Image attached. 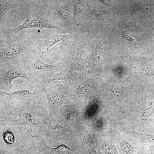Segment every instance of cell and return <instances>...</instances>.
<instances>
[{
	"label": "cell",
	"instance_id": "1",
	"mask_svg": "<svg viewBox=\"0 0 154 154\" xmlns=\"http://www.w3.org/2000/svg\"><path fill=\"white\" fill-rule=\"evenodd\" d=\"M32 128L14 110L0 108V154H22L30 146Z\"/></svg>",
	"mask_w": 154,
	"mask_h": 154
},
{
	"label": "cell",
	"instance_id": "2",
	"mask_svg": "<svg viewBox=\"0 0 154 154\" xmlns=\"http://www.w3.org/2000/svg\"><path fill=\"white\" fill-rule=\"evenodd\" d=\"M40 37L41 33L38 31L32 34L17 35L0 43V65L19 62L25 52L39 48Z\"/></svg>",
	"mask_w": 154,
	"mask_h": 154
},
{
	"label": "cell",
	"instance_id": "3",
	"mask_svg": "<svg viewBox=\"0 0 154 154\" xmlns=\"http://www.w3.org/2000/svg\"><path fill=\"white\" fill-rule=\"evenodd\" d=\"M46 55L38 50V53L27 59L24 63H20L25 70L33 76L34 81L39 82L43 80L65 75L68 73L70 58L56 64H49L44 62Z\"/></svg>",
	"mask_w": 154,
	"mask_h": 154
},
{
	"label": "cell",
	"instance_id": "4",
	"mask_svg": "<svg viewBox=\"0 0 154 154\" xmlns=\"http://www.w3.org/2000/svg\"><path fill=\"white\" fill-rule=\"evenodd\" d=\"M32 0H21L20 7L22 8L26 15L24 22L17 27L5 30L3 33L7 39L17 35L19 31L26 29L36 28L42 30L43 29H53L58 30L62 29L56 25L51 19L42 17L32 6Z\"/></svg>",
	"mask_w": 154,
	"mask_h": 154
},
{
	"label": "cell",
	"instance_id": "5",
	"mask_svg": "<svg viewBox=\"0 0 154 154\" xmlns=\"http://www.w3.org/2000/svg\"><path fill=\"white\" fill-rule=\"evenodd\" d=\"M13 110L32 127L42 128L50 123L46 109L36 101L28 102Z\"/></svg>",
	"mask_w": 154,
	"mask_h": 154
},
{
	"label": "cell",
	"instance_id": "6",
	"mask_svg": "<svg viewBox=\"0 0 154 154\" xmlns=\"http://www.w3.org/2000/svg\"><path fill=\"white\" fill-rule=\"evenodd\" d=\"M33 136L30 146L26 151L27 154H84L79 146L71 149L61 144L55 148L48 146L44 139L37 132L33 131Z\"/></svg>",
	"mask_w": 154,
	"mask_h": 154
},
{
	"label": "cell",
	"instance_id": "7",
	"mask_svg": "<svg viewBox=\"0 0 154 154\" xmlns=\"http://www.w3.org/2000/svg\"><path fill=\"white\" fill-rule=\"evenodd\" d=\"M34 81L33 76L25 70L20 62L12 64L0 65V90L8 92L13 88L12 82L16 78Z\"/></svg>",
	"mask_w": 154,
	"mask_h": 154
},
{
	"label": "cell",
	"instance_id": "8",
	"mask_svg": "<svg viewBox=\"0 0 154 154\" xmlns=\"http://www.w3.org/2000/svg\"><path fill=\"white\" fill-rule=\"evenodd\" d=\"M41 94L37 88L33 92L25 90L10 93L0 90V107L14 110L28 102L36 101Z\"/></svg>",
	"mask_w": 154,
	"mask_h": 154
},
{
	"label": "cell",
	"instance_id": "9",
	"mask_svg": "<svg viewBox=\"0 0 154 154\" xmlns=\"http://www.w3.org/2000/svg\"><path fill=\"white\" fill-rule=\"evenodd\" d=\"M45 5L49 15L56 25H65L70 21V7L65 1L41 0Z\"/></svg>",
	"mask_w": 154,
	"mask_h": 154
},
{
	"label": "cell",
	"instance_id": "10",
	"mask_svg": "<svg viewBox=\"0 0 154 154\" xmlns=\"http://www.w3.org/2000/svg\"><path fill=\"white\" fill-rule=\"evenodd\" d=\"M35 130L45 140L53 141L63 140L73 135L75 132L73 129L67 128L56 122L47 125L42 128H35Z\"/></svg>",
	"mask_w": 154,
	"mask_h": 154
},
{
	"label": "cell",
	"instance_id": "11",
	"mask_svg": "<svg viewBox=\"0 0 154 154\" xmlns=\"http://www.w3.org/2000/svg\"><path fill=\"white\" fill-rule=\"evenodd\" d=\"M37 89L41 93L44 92L46 97L50 123L57 122L62 112L63 105L68 97L52 90Z\"/></svg>",
	"mask_w": 154,
	"mask_h": 154
},
{
	"label": "cell",
	"instance_id": "12",
	"mask_svg": "<svg viewBox=\"0 0 154 154\" xmlns=\"http://www.w3.org/2000/svg\"><path fill=\"white\" fill-rule=\"evenodd\" d=\"M98 87V82L97 79L94 78H88L74 90H71L68 96L77 102L87 99L91 100L95 97L94 95Z\"/></svg>",
	"mask_w": 154,
	"mask_h": 154
},
{
	"label": "cell",
	"instance_id": "13",
	"mask_svg": "<svg viewBox=\"0 0 154 154\" xmlns=\"http://www.w3.org/2000/svg\"><path fill=\"white\" fill-rule=\"evenodd\" d=\"M70 84V79L67 74L41 80L38 82L37 88L52 90L68 97Z\"/></svg>",
	"mask_w": 154,
	"mask_h": 154
},
{
	"label": "cell",
	"instance_id": "14",
	"mask_svg": "<svg viewBox=\"0 0 154 154\" xmlns=\"http://www.w3.org/2000/svg\"><path fill=\"white\" fill-rule=\"evenodd\" d=\"M88 66L83 60L73 58L70 60L67 75L71 83L76 87L87 79Z\"/></svg>",
	"mask_w": 154,
	"mask_h": 154
},
{
	"label": "cell",
	"instance_id": "15",
	"mask_svg": "<svg viewBox=\"0 0 154 154\" xmlns=\"http://www.w3.org/2000/svg\"><path fill=\"white\" fill-rule=\"evenodd\" d=\"M82 110L77 105L63 104L62 112L57 122L70 129L76 126L81 122V116Z\"/></svg>",
	"mask_w": 154,
	"mask_h": 154
},
{
	"label": "cell",
	"instance_id": "16",
	"mask_svg": "<svg viewBox=\"0 0 154 154\" xmlns=\"http://www.w3.org/2000/svg\"><path fill=\"white\" fill-rule=\"evenodd\" d=\"M116 137V144L119 154H147L148 147L140 142L128 141L125 136L118 135Z\"/></svg>",
	"mask_w": 154,
	"mask_h": 154
},
{
	"label": "cell",
	"instance_id": "17",
	"mask_svg": "<svg viewBox=\"0 0 154 154\" xmlns=\"http://www.w3.org/2000/svg\"><path fill=\"white\" fill-rule=\"evenodd\" d=\"M77 36V34L59 35L49 32H42L41 33L40 45L38 49L47 55L51 48L56 44L60 41L74 39Z\"/></svg>",
	"mask_w": 154,
	"mask_h": 154
},
{
	"label": "cell",
	"instance_id": "18",
	"mask_svg": "<svg viewBox=\"0 0 154 154\" xmlns=\"http://www.w3.org/2000/svg\"><path fill=\"white\" fill-rule=\"evenodd\" d=\"M100 154H119L116 144V137L102 133L93 135Z\"/></svg>",
	"mask_w": 154,
	"mask_h": 154
},
{
	"label": "cell",
	"instance_id": "19",
	"mask_svg": "<svg viewBox=\"0 0 154 154\" xmlns=\"http://www.w3.org/2000/svg\"><path fill=\"white\" fill-rule=\"evenodd\" d=\"M77 40L70 47V53L72 57L84 60L93 44V40L89 37Z\"/></svg>",
	"mask_w": 154,
	"mask_h": 154
},
{
	"label": "cell",
	"instance_id": "20",
	"mask_svg": "<svg viewBox=\"0 0 154 154\" xmlns=\"http://www.w3.org/2000/svg\"><path fill=\"white\" fill-rule=\"evenodd\" d=\"M102 102L97 97H94L84 107L81 116V121H87L95 120L102 106Z\"/></svg>",
	"mask_w": 154,
	"mask_h": 154
},
{
	"label": "cell",
	"instance_id": "21",
	"mask_svg": "<svg viewBox=\"0 0 154 154\" xmlns=\"http://www.w3.org/2000/svg\"><path fill=\"white\" fill-rule=\"evenodd\" d=\"M154 114V101H149L144 100L140 108L139 116L137 119L141 127L144 126L148 119Z\"/></svg>",
	"mask_w": 154,
	"mask_h": 154
},
{
	"label": "cell",
	"instance_id": "22",
	"mask_svg": "<svg viewBox=\"0 0 154 154\" xmlns=\"http://www.w3.org/2000/svg\"><path fill=\"white\" fill-rule=\"evenodd\" d=\"M100 40L97 44L91 55V66L92 68H95L100 64L105 51V44L104 39Z\"/></svg>",
	"mask_w": 154,
	"mask_h": 154
},
{
	"label": "cell",
	"instance_id": "23",
	"mask_svg": "<svg viewBox=\"0 0 154 154\" xmlns=\"http://www.w3.org/2000/svg\"><path fill=\"white\" fill-rule=\"evenodd\" d=\"M21 0H0V21H3L6 14L10 10L20 7Z\"/></svg>",
	"mask_w": 154,
	"mask_h": 154
},
{
	"label": "cell",
	"instance_id": "24",
	"mask_svg": "<svg viewBox=\"0 0 154 154\" xmlns=\"http://www.w3.org/2000/svg\"><path fill=\"white\" fill-rule=\"evenodd\" d=\"M127 133L148 146L149 145L154 144V134L138 132L134 130L129 131Z\"/></svg>",
	"mask_w": 154,
	"mask_h": 154
},
{
	"label": "cell",
	"instance_id": "25",
	"mask_svg": "<svg viewBox=\"0 0 154 154\" xmlns=\"http://www.w3.org/2000/svg\"><path fill=\"white\" fill-rule=\"evenodd\" d=\"M143 70L142 79L145 83L154 75V59L147 60Z\"/></svg>",
	"mask_w": 154,
	"mask_h": 154
},
{
	"label": "cell",
	"instance_id": "26",
	"mask_svg": "<svg viewBox=\"0 0 154 154\" xmlns=\"http://www.w3.org/2000/svg\"><path fill=\"white\" fill-rule=\"evenodd\" d=\"M110 86L111 88L110 93L104 105L110 100H115L119 98L123 95L124 92V88L119 85L115 84L110 85Z\"/></svg>",
	"mask_w": 154,
	"mask_h": 154
},
{
	"label": "cell",
	"instance_id": "27",
	"mask_svg": "<svg viewBox=\"0 0 154 154\" xmlns=\"http://www.w3.org/2000/svg\"><path fill=\"white\" fill-rule=\"evenodd\" d=\"M72 18L73 19L76 18L83 11L85 5L84 2L81 1H75L73 4Z\"/></svg>",
	"mask_w": 154,
	"mask_h": 154
},
{
	"label": "cell",
	"instance_id": "28",
	"mask_svg": "<svg viewBox=\"0 0 154 154\" xmlns=\"http://www.w3.org/2000/svg\"><path fill=\"white\" fill-rule=\"evenodd\" d=\"M144 126L146 132L154 134V114L148 119Z\"/></svg>",
	"mask_w": 154,
	"mask_h": 154
},
{
	"label": "cell",
	"instance_id": "29",
	"mask_svg": "<svg viewBox=\"0 0 154 154\" xmlns=\"http://www.w3.org/2000/svg\"><path fill=\"white\" fill-rule=\"evenodd\" d=\"M86 154H100L94 135L91 139L90 146Z\"/></svg>",
	"mask_w": 154,
	"mask_h": 154
},
{
	"label": "cell",
	"instance_id": "30",
	"mask_svg": "<svg viewBox=\"0 0 154 154\" xmlns=\"http://www.w3.org/2000/svg\"><path fill=\"white\" fill-rule=\"evenodd\" d=\"M106 12L99 6L94 7L91 11V13L93 15L98 16L105 14Z\"/></svg>",
	"mask_w": 154,
	"mask_h": 154
},
{
	"label": "cell",
	"instance_id": "31",
	"mask_svg": "<svg viewBox=\"0 0 154 154\" xmlns=\"http://www.w3.org/2000/svg\"><path fill=\"white\" fill-rule=\"evenodd\" d=\"M148 147L151 154H154V144L149 145Z\"/></svg>",
	"mask_w": 154,
	"mask_h": 154
},
{
	"label": "cell",
	"instance_id": "32",
	"mask_svg": "<svg viewBox=\"0 0 154 154\" xmlns=\"http://www.w3.org/2000/svg\"><path fill=\"white\" fill-rule=\"evenodd\" d=\"M100 1L102 3L108 6L110 5V1H109L102 0Z\"/></svg>",
	"mask_w": 154,
	"mask_h": 154
},
{
	"label": "cell",
	"instance_id": "33",
	"mask_svg": "<svg viewBox=\"0 0 154 154\" xmlns=\"http://www.w3.org/2000/svg\"><path fill=\"white\" fill-rule=\"evenodd\" d=\"M22 154H27V153H24Z\"/></svg>",
	"mask_w": 154,
	"mask_h": 154
}]
</instances>
